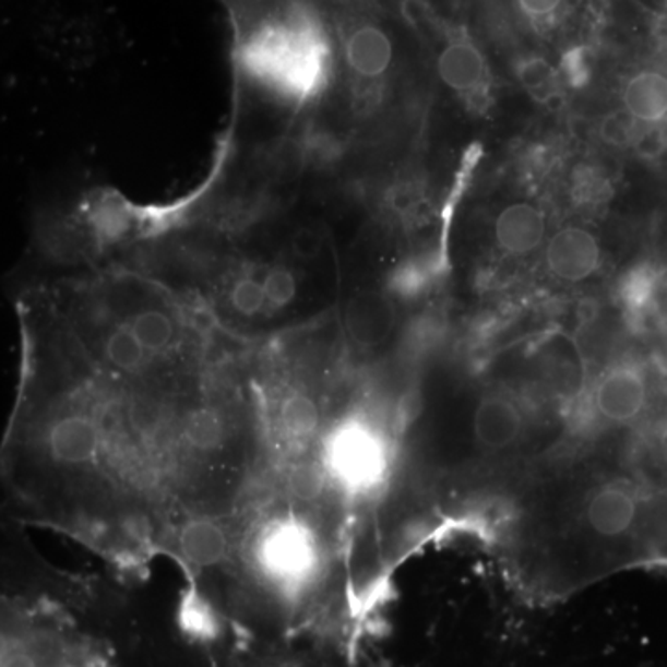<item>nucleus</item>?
<instances>
[{"mask_svg":"<svg viewBox=\"0 0 667 667\" xmlns=\"http://www.w3.org/2000/svg\"><path fill=\"white\" fill-rule=\"evenodd\" d=\"M239 19V62L249 79L297 103L325 87L336 49L310 0H275Z\"/></svg>","mask_w":667,"mask_h":667,"instance_id":"obj_1","label":"nucleus"},{"mask_svg":"<svg viewBox=\"0 0 667 667\" xmlns=\"http://www.w3.org/2000/svg\"><path fill=\"white\" fill-rule=\"evenodd\" d=\"M2 667H110L105 653L62 621L21 616L4 631Z\"/></svg>","mask_w":667,"mask_h":667,"instance_id":"obj_2","label":"nucleus"},{"mask_svg":"<svg viewBox=\"0 0 667 667\" xmlns=\"http://www.w3.org/2000/svg\"><path fill=\"white\" fill-rule=\"evenodd\" d=\"M323 466L343 490L353 496H369L386 480L390 449L373 425L349 419L329 436Z\"/></svg>","mask_w":667,"mask_h":667,"instance_id":"obj_3","label":"nucleus"},{"mask_svg":"<svg viewBox=\"0 0 667 667\" xmlns=\"http://www.w3.org/2000/svg\"><path fill=\"white\" fill-rule=\"evenodd\" d=\"M260 563L282 592L291 599H299L318 570L312 534L297 521L276 523L262 538Z\"/></svg>","mask_w":667,"mask_h":667,"instance_id":"obj_4","label":"nucleus"},{"mask_svg":"<svg viewBox=\"0 0 667 667\" xmlns=\"http://www.w3.org/2000/svg\"><path fill=\"white\" fill-rule=\"evenodd\" d=\"M342 56L355 79L379 82L392 71L395 44L379 21L358 19L343 31Z\"/></svg>","mask_w":667,"mask_h":667,"instance_id":"obj_5","label":"nucleus"},{"mask_svg":"<svg viewBox=\"0 0 667 667\" xmlns=\"http://www.w3.org/2000/svg\"><path fill=\"white\" fill-rule=\"evenodd\" d=\"M600 258L599 239L584 227L560 228L545 247L547 271L558 281L570 284L594 276L599 271Z\"/></svg>","mask_w":667,"mask_h":667,"instance_id":"obj_6","label":"nucleus"},{"mask_svg":"<svg viewBox=\"0 0 667 667\" xmlns=\"http://www.w3.org/2000/svg\"><path fill=\"white\" fill-rule=\"evenodd\" d=\"M441 82L460 97H484L490 87V63L483 49L467 36L451 37L436 60Z\"/></svg>","mask_w":667,"mask_h":667,"instance_id":"obj_7","label":"nucleus"},{"mask_svg":"<svg viewBox=\"0 0 667 667\" xmlns=\"http://www.w3.org/2000/svg\"><path fill=\"white\" fill-rule=\"evenodd\" d=\"M647 403V382L632 366H618L603 374L595 388V408L612 422H629L642 414Z\"/></svg>","mask_w":667,"mask_h":667,"instance_id":"obj_8","label":"nucleus"},{"mask_svg":"<svg viewBox=\"0 0 667 667\" xmlns=\"http://www.w3.org/2000/svg\"><path fill=\"white\" fill-rule=\"evenodd\" d=\"M49 453L63 466H86L97 458L100 448V430L92 417L84 414L62 417L50 427L47 434Z\"/></svg>","mask_w":667,"mask_h":667,"instance_id":"obj_9","label":"nucleus"},{"mask_svg":"<svg viewBox=\"0 0 667 667\" xmlns=\"http://www.w3.org/2000/svg\"><path fill=\"white\" fill-rule=\"evenodd\" d=\"M545 233L544 212L531 202H514L497 215V246L512 257H525L536 251L544 243Z\"/></svg>","mask_w":667,"mask_h":667,"instance_id":"obj_10","label":"nucleus"},{"mask_svg":"<svg viewBox=\"0 0 667 667\" xmlns=\"http://www.w3.org/2000/svg\"><path fill=\"white\" fill-rule=\"evenodd\" d=\"M475 438L483 448L491 451L514 445L523 430L520 406L504 395H486L478 403L473 416Z\"/></svg>","mask_w":667,"mask_h":667,"instance_id":"obj_11","label":"nucleus"},{"mask_svg":"<svg viewBox=\"0 0 667 667\" xmlns=\"http://www.w3.org/2000/svg\"><path fill=\"white\" fill-rule=\"evenodd\" d=\"M586 514L595 533L605 538H618L636 521L638 502L631 491L606 486L592 497Z\"/></svg>","mask_w":667,"mask_h":667,"instance_id":"obj_12","label":"nucleus"},{"mask_svg":"<svg viewBox=\"0 0 667 667\" xmlns=\"http://www.w3.org/2000/svg\"><path fill=\"white\" fill-rule=\"evenodd\" d=\"M623 108L643 124L660 123L667 117V76L658 71H640L627 80Z\"/></svg>","mask_w":667,"mask_h":667,"instance_id":"obj_13","label":"nucleus"},{"mask_svg":"<svg viewBox=\"0 0 667 667\" xmlns=\"http://www.w3.org/2000/svg\"><path fill=\"white\" fill-rule=\"evenodd\" d=\"M514 76L521 90L538 105H552L563 95L562 73L557 63L538 52H527L515 58Z\"/></svg>","mask_w":667,"mask_h":667,"instance_id":"obj_14","label":"nucleus"},{"mask_svg":"<svg viewBox=\"0 0 667 667\" xmlns=\"http://www.w3.org/2000/svg\"><path fill=\"white\" fill-rule=\"evenodd\" d=\"M180 551L199 568H212L227 557L228 539L219 525L209 520L186 523L178 536Z\"/></svg>","mask_w":667,"mask_h":667,"instance_id":"obj_15","label":"nucleus"},{"mask_svg":"<svg viewBox=\"0 0 667 667\" xmlns=\"http://www.w3.org/2000/svg\"><path fill=\"white\" fill-rule=\"evenodd\" d=\"M129 325L148 355L166 353L177 334L171 315L159 308H143L135 312L129 319Z\"/></svg>","mask_w":667,"mask_h":667,"instance_id":"obj_16","label":"nucleus"},{"mask_svg":"<svg viewBox=\"0 0 667 667\" xmlns=\"http://www.w3.org/2000/svg\"><path fill=\"white\" fill-rule=\"evenodd\" d=\"M103 353L111 368L124 373L140 371L148 356L147 349L141 345L134 331L130 329L129 321L111 329L103 345Z\"/></svg>","mask_w":667,"mask_h":667,"instance_id":"obj_17","label":"nucleus"},{"mask_svg":"<svg viewBox=\"0 0 667 667\" xmlns=\"http://www.w3.org/2000/svg\"><path fill=\"white\" fill-rule=\"evenodd\" d=\"M441 275L440 252L430 251L421 257L410 258L398 265L393 273L392 286L403 295H419L429 289Z\"/></svg>","mask_w":667,"mask_h":667,"instance_id":"obj_18","label":"nucleus"},{"mask_svg":"<svg viewBox=\"0 0 667 667\" xmlns=\"http://www.w3.org/2000/svg\"><path fill=\"white\" fill-rule=\"evenodd\" d=\"M278 421L286 434L295 441L308 440L318 430V404L305 393H291L284 398L278 412Z\"/></svg>","mask_w":667,"mask_h":667,"instance_id":"obj_19","label":"nucleus"},{"mask_svg":"<svg viewBox=\"0 0 667 667\" xmlns=\"http://www.w3.org/2000/svg\"><path fill=\"white\" fill-rule=\"evenodd\" d=\"M184 440L191 449L212 453L225 441V422L212 408H199L186 417Z\"/></svg>","mask_w":667,"mask_h":667,"instance_id":"obj_20","label":"nucleus"},{"mask_svg":"<svg viewBox=\"0 0 667 667\" xmlns=\"http://www.w3.org/2000/svg\"><path fill=\"white\" fill-rule=\"evenodd\" d=\"M658 273L651 265H638L619 282V299L631 312H645L655 300Z\"/></svg>","mask_w":667,"mask_h":667,"instance_id":"obj_21","label":"nucleus"},{"mask_svg":"<svg viewBox=\"0 0 667 667\" xmlns=\"http://www.w3.org/2000/svg\"><path fill=\"white\" fill-rule=\"evenodd\" d=\"M325 466H319L313 462H305L295 466L289 472L288 488L289 493L302 502L318 501L319 497L323 496L326 488Z\"/></svg>","mask_w":667,"mask_h":667,"instance_id":"obj_22","label":"nucleus"},{"mask_svg":"<svg viewBox=\"0 0 667 667\" xmlns=\"http://www.w3.org/2000/svg\"><path fill=\"white\" fill-rule=\"evenodd\" d=\"M230 305L239 315L254 318L267 307L264 282L254 275L239 276L230 288Z\"/></svg>","mask_w":667,"mask_h":667,"instance_id":"obj_23","label":"nucleus"},{"mask_svg":"<svg viewBox=\"0 0 667 667\" xmlns=\"http://www.w3.org/2000/svg\"><path fill=\"white\" fill-rule=\"evenodd\" d=\"M640 124L642 123L624 108L623 110L610 111V114L603 116L599 121L600 140L605 141L606 145H612V147H631L636 143Z\"/></svg>","mask_w":667,"mask_h":667,"instance_id":"obj_24","label":"nucleus"},{"mask_svg":"<svg viewBox=\"0 0 667 667\" xmlns=\"http://www.w3.org/2000/svg\"><path fill=\"white\" fill-rule=\"evenodd\" d=\"M262 282L270 308H286L297 297V278L284 265H273L271 270L265 271Z\"/></svg>","mask_w":667,"mask_h":667,"instance_id":"obj_25","label":"nucleus"},{"mask_svg":"<svg viewBox=\"0 0 667 667\" xmlns=\"http://www.w3.org/2000/svg\"><path fill=\"white\" fill-rule=\"evenodd\" d=\"M323 251V234L310 225H300L289 236V254L300 262H312Z\"/></svg>","mask_w":667,"mask_h":667,"instance_id":"obj_26","label":"nucleus"},{"mask_svg":"<svg viewBox=\"0 0 667 667\" xmlns=\"http://www.w3.org/2000/svg\"><path fill=\"white\" fill-rule=\"evenodd\" d=\"M664 135H666V143H667V129H666V134H664Z\"/></svg>","mask_w":667,"mask_h":667,"instance_id":"obj_27","label":"nucleus"}]
</instances>
